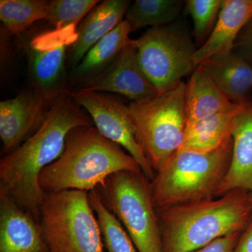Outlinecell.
<instances>
[{
  "label": "cell",
  "mask_w": 252,
  "mask_h": 252,
  "mask_svg": "<svg viewBox=\"0 0 252 252\" xmlns=\"http://www.w3.org/2000/svg\"><path fill=\"white\" fill-rule=\"evenodd\" d=\"M252 17V0H223L213 31L194 54L195 66L232 52L239 34Z\"/></svg>",
  "instance_id": "5bb4252c"
},
{
  "label": "cell",
  "mask_w": 252,
  "mask_h": 252,
  "mask_svg": "<svg viewBox=\"0 0 252 252\" xmlns=\"http://www.w3.org/2000/svg\"><path fill=\"white\" fill-rule=\"evenodd\" d=\"M130 26L124 20L99 40L73 68L68 76L69 85L79 89L104 72L123 51L130 44Z\"/></svg>",
  "instance_id": "d6986e66"
},
{
  "label": "cell",
  "mask_w": 252,
  "mask_h": 252,
  "mask_svg": "<svg viewBox=\"0 0 252 252\" xmlns=\"http://www.w3.org/2000/svg\"><path fill=\"white\" fill-rule=\"evenodd\" d=\"M47 0H1L0 20L11 34H19L33 23L47 18Z\"/></svg>",
  "instance_id": "603a6c76"
},
{
  "label": "cell",
  "mask_w": 252,
  "mask_h": 252,
  "mask_svg": "<svg viewBox=\"0 0 252 252\" xmlns=\"http://www.w3.org/2000/svg\"><path fill=\"white\" fill-rule=\"evenodd\" d=\"M217 87L238 105L252 103V64L234 51L201 64Z\"/></svg>",
  "instance_id": "e0dca14e"
},
{
  "label": "cell",
  "mask_w": 252,
  "mask_h": 252,
  "mask_svg": "<svg viewBox=\"0 0 252 252\" xmlns=\"http://www.w3.org/2000/svg\"><path fill=\"white\" fill-rule=\"evenodd\" d=\"M223 0H187L185 14L189 15L193 23V36L196 46L203 45L216 25Z\"/></svg>",
  "instance_id": "cb8c5ba5"
},
{
  "label": "cell",
  "mask_w": 252,
  "mask_h": 252,
  "mask_svg": "<svg viewBox=\"0 0 252 252\" xmlns=\"http://www.w3.org/2000/svg\"><path fill=\"white\" fill-rule=\"evenodd\" d=\"M51 104L34 89L0 102V137L6 155L40 127Z\"/></svg>",
  "instance_id": "8fae6325"
},
{
  "label": "cell",
  "mask_w": 252,
  "mask_h": 252,
  "mask_svg": "<svg viewBox=\"0 0 252 252\" xmlns=\"http://www.w3.org/2000/svg\"><path fill=\"white\" fill-rule=\"evenodd\" d=\"M186 83L128 105L139 142L157 173L182 147L187 129Z\"/></svg>",
  "instance_id": "8992f818"
},
{
  "label": "cell",
  "mask_w": 252,
  "mask_h": 252,
  "mask_svg": "<svg viewBox=\"0 0 252 252\" xmlns=\"http://www.w3.org/2000/svg\"><path fill=\"white\" fill-rule=\"evenodd\" d=\"M79 89L115 93L135 102L149 100L159 94L141 69L137 49L132 42L123 49L104 72Z\"/></svg>",
  "instance_id": "7c38bea8"
},
{
  "label": "cell",
  "mask_w": 252,
  "mask_h": 252,
  "mask_svg": "<svg viewBox=\"0 0 252 252\" xmlns=\"http://www.w3.org/2000/svg\"><path fill=\"white\" fill-rule=\"evenodd\" d=\"M233 252H252V219L240 234Z\"/></svg>",
  "instance_id": "83f0119b"
},
{
  "label": "cell",
  "mask_w": 252,
  "mask_h": 252,
  "mask_svg": "<svg viewBox=\"0 0 252 252\" xmlns=\"http://www.w3.org/2000/svg\"><path fill=\"white\" fill-rule=\"evenodd\" d=\"M137 59L144 75L160 93L175 88L182 78L195 70V42L187 24L175 22L149 28L137 39H132Z\"/></svg>",
  "instance_id": "ba28073f"
},
{
  "label": "cell",
  "mask_w": 252,
  "mask_h": 252,
  "mask_svg": "<svg viewBox=\"0 0 252 252\" xmlns=\"http://www.w3.org/2000/svg\"><path fill=\"white\" fill-rule=\"evenodd\" d=\"M217 87L201 65L197 66L186 84L187 127L219 113L240 108Z\"/></svg>",
  "instance_id": "ac0fdd59"
},
{
  "label": "cell",
  "mask_w": 252,
  "mask_h": 252,
  "mask_svg": "<svg viewBox=\"0 0 252 252\" xmlns=\"http://www.w3.org/2000/svg\"><path fill=\"white\" fill-rule=\"evenodd\" d=\"M89 201L95 213L102 243L108 252H138L115 215L107 208L98 189L89 192Z\"/></svg>",
  "instance_id": "7402d4cb"
},
{
  "label": "cell",
  "mask_w": 252,
  "mask_h": 252,
  "mask_svg": "<svg viewBox=\"0 0 252 252\" xmlns=\"http://www.w3.org/2000/svg\"><path fill=\"white\" fill-rule=\"evenodd\" d=\"M233 51L252 64V17L239 34Z\"/></svg>",
  "instance_id": "484cf974"
},
{
  "label": "cell",
  "mask_w": 252,
  "mask_h": 252,
  "mask_svg": "<svg viewBox=\"0 0 252 252\" xmlns=\"http://www.w3.org/2000/svg\"><path fill=\"white\" fill-rule=\"evenodd\" d=\"M128 0H105L91 10L77 29V38L71 47L69 63L72 69L86 53L122 22L130 6Z\"/></svg>",
  "instance_id": "2e32d148"
},
{
  "label": "cell",
  "mask_w": 252,
  "mask_h": 252,
  "mask_svg": "<svg viewBox=\"0 0 252 252\" xmlns=\"http://www.w3.org/2000/svg\"><path fill=\"white\" fill-rule=\"evenodd\" d=\"M232 137L229 168L217 189L216 198L235 189L252 192V103L245 105L235 118Z\"/></svg>",
  "instance_id": "9a60e30c"
},
{
  "label": "cell",
  "mask_w": 252,
  "mask_h": 252,
  "mask_svg": "<svg viewBox=\"0 0 252 252\" xmlns=\"http://www.w3.org/2000/svg\"><path fill=\"white\" fill-rule=\"evenodd\" d=\"M122 171L142 170L132 156L96 127L79 126L69 132L63 154L43 170L39 184L45 193L69 190L89 193L102 188L110 176Z\"/></svg>",
  "instance_id": "3957f363"
},
{
  "label": "cell",
  "mask_w": 252,
  "mask_h": 252,
  "mask_svg": "<svg viewBox=\"0 0 252 252\" xmlns=\"http://www.w3.org/2000/svg\"><path fill=\"white\" fill-rule=\"evenodd\" d=\"M245 106L219 113L187 126L181 148L197 152H210L220 148L232 138L235 118Z\"/></svg>",
  "instance_id": "ffe728a7"
},
{
  "label": "cell",
  "mask_w": 252,
  "mask_h": 252,
  "mask_svg": "<svg viewBox=\"0 0 252 252\" xmlns=\"http://www.w3.org/2000/svg\"><path fill=\"white\" fill-rule=\"evenodd\" d=\"M67 93L90 114L99 132L127 151L140 165L144 175L152 182L156 172L139 142L128 106L104 93L80 89H73Z\"/></svg>",
  "instance_id": "9c48e42d"
},
{
  "label": "cell",
  "mask_w": 252,
  "mask_h": 252,
  "mask_svg": "<svg viewBox=\"0 0 252 252\" xmlns=\"http://www.w3.org/2000/svg\"><path fill=\"white\" fill-rule=\"evenodd\" d=\"M99 2L97 0H52L49 1L46 20L56 30L78 28L81 20Z\"/></svg>",
  "instance_id": "d4e9b609"
},
{
  "label": "cell",
  "mask_w": 252,
  "mask_h": 252,
  "mask_svg": "<svg viewBox=\"0 0 252 252\" xmlns=\"http://www.w3.org/2000/svg\"><path fill=\"white\" fill-rule=\"evenodd\" d=\"M0 252H49L37 220L1 193Z\"/></svg>",
  "instance_id": "4fadbf2b"
},
{
  "label": "cell",
  "mask_w": 252,
  "mask_h": 252,
  "mask_svg": "<svg viewBox=\"0 0 252 252\" xmlns=\"http://www.w3.org/2000/svg\"><path fill=\"white\" fill-rule=\"evenodd\" d=\"M242 232L231 233L217 239L207 246L193 252H233Z\"/></svg>",
  "instance_id": "4316f807"
},
{
  "label": "cell",
  "mask_w": 252,
  "mask_h": 252,
  "mask_svg": "<svg viewBox=\"0 0 252 252\" xmlns=\"http://www.w3.org/2000/svg\"><path fill=\"white\" fill-rule=\"evenodd\" d=\"M38 223L49 252H103L88 192L46 193Z\"/></svg>",
  "instance_id": "5b68a950"
},
{
  "label": "cell",
  "mask_w": 252,
  "mask_h": 252,
  "mask_svg": "<svg viewBox=\"0 0 252 252\" xmlns=\"http://www.w3.org/2000/svg\"><path fill=\"white\" fill-rule=\"evenodd\" d=\"M67 92L51 104L40 127L0 161V193L37 221L46 195L39 184L41 172L61 157L72 129L92 126Z\"/></svg>",
  "instance_id": "6da1fadb"
},
{
  "label": "cell",
  "mask_w": 252,
  "mask_h": 252,
  "mask_svg": "<svg viewBox=\"0 0 252 252\" xmlns=\"http://www.w3.org/2000/svg\"><path fill=\"white\" fill-rule=\"evenodd\" d=\"M162 252H193L233 233L252 219V192L235 189L201 201L157 208Z\"/></svg>",
  "instance_id": "7a4b0ae2"
},
{
  "label": "cell",
  "mask_w": 252,
  "mask_h": 252,
  "mask_svg": "<svg viewBox=\"0 0 252 252\" xmlns=\"http://www.w3.org/2000/svg\"><path fill=\"white\" fill-rule=\"evenodd\" d=\"M97 189L138 252H162L161 231L150 181L142 172H117L107 179L104 187Z\"/></svg>",
  "instance_id": "52a82bcc"
},
{
  "label": "cell",
  "mask_w": 252,
  "mask_h": 252,
  "mask_svg": "<svg viewBox=\"0 0 252 252\" xmlns=\"http://www.w3.org/2000/svg\"><path fill=\"white\" fill-rule=\"evenodd\" d=\"M185 6L181 0H136L126 14L131 31L142 28L165 26L175 22Z\"/></svg>",
  "instance_id": "44dd1931"
},
{
  "label": "cell",
  "mask_w": 252,
  "mask_h": 252,
  "mask_svg": "<svg viewBox=\"0 0 252 252\" xmlns=\"http://www.w3.org/2000/svg\"><path fill=\"white\" fill-rule=\"evenodd\" d=\"M233 145L232 137L210 152L177 151L150 182L156 208L216 198L229 168Z\"/></svg>",
  "instance_id": "277c9868"
},
{
  "label": "cell",
  "mask_w": 252,
  "mask_h": 252,
  "mask_svg": "<svg viewBox=\"0 0 252 252\" xmlns=\"http://www.w3.org/2000/svg\"><path fill=\"white\" fill-rule=\"evenodd\" d=\"M77 29L69 27L46 32L33 38L28 48L33 89L50 104L69 91L66 56L68 47L77 40Z\"/></svg>",
  "instance_id": "30bf717a"
}]
</instances>
